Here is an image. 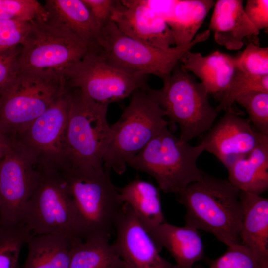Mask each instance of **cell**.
<instances>
[{
    "instance_id": "ba28073f",
    "label": "cell",
    "mask_w": 268,
    "mask_h": 268,
    "mask_svg": "<svg viewBox=\"0 0 268 268\" xmlns=\"http://www.w3.org/2000/svg\"><path fill=\"white\" fill-rule=\"evenodd\" d=\"M163 83L161 88L152 91L169 123L178 125L182 140L188 142L212 126L218 113L208 100V92L182 69L180 63Z\"/></svg>"
},
{
    "instance_id": "5bb4252c",
    "label": "cell",
    "mask_w": 268,
    "mask_h": 268,
    "mask_svg": "<svg viewBox=\"0 0 268 268\" xmlns=\"http://www.w3.org/2000/svg\"><path fill=\"white\" fill-rule=\"evenodd\" d=\"M266 136L233 107L225 111L205 133L201 143L204 151L215 156L228 169L237 159L247 155Z\"/></svg>"
},
{
    "instance_id": "ac0fdd59",
    "label": "cell",
    "mask_w": 268,
    "mask_h": 268,
    "mask_svg": "<svg viewBox=\"0 0 268 268\" xmlns=\"http://www.w3.org/2000/svg\"><path fill=\"white\" fill-rule=\"evenodd\" d=\"M240 243L252 251L263 268H268V199L240 191Z\"/></svg>"
},
{
    "instance_id": "f1b7e54d",
    "label": "cell",
    "mask_w": 268,
    "mask_h": 268,
    "mask_svg": "<svg viewBox=\"0 0 268 268\" xmlns=\"http://www.w3.org/2000/svg\"><path fill=\"white\" fill-rule=\"evenodd\" d=\"M48 17L44 6L36 0H0V19L32 22Z\"/></svg>"
},
{
    "instance_id": "9c48e42d",
    "label": "cell",
    "mask_w": 268,
    "mask_h": 268,
    "mask_svg": "<svg viewBox=\"0 0 268 268\" xmlns=\"http://www.w3.org/2000/svg\"><path fill=\"white\" fill-rule=\"evenodd\" d=\"M36 168V183L23 208L21 222L34 235L59 234L77 239L74 203L62 172Z\"/></svg>"
},
{
    "instance_id": "8992f818",
    "label": "cell",
    "mask_w": 268,
    "mask_h": 268,
    "mask_svg": "<svg viewBox=\"0 0 268 268\" xmlns=\"http://www.w3.org/2000/svg\"><path fill=\"white\" fill-rule=\"evenodd\" d=\"M67 88L56 71H20L0 95V128L9 138L41 115Z\"/></svg>"
},
{
    "instance_id": "5b68a950",
    "label": "cell",
    "mask_w": 268,
    "mask_h": 268,
    "mask_svg": "<svg viewBox=\"0 0 268 268\" xmlns=\"http://www.w3.org/2000/svg\"><path fill=\"white\" fill-rule=\"evenodd\" d=\"M204 151L202 143L192 146L164 127L127 166L144 172L164 193L177 195L192 183L200 180L204 172L197 161Z\"/></svg>"
},
{
    "instance_id": "1f68e13d",
    "label": "cell",
    "mask_w": 268,
    "mask_h": 268,
    "mask_svg": "<svg viewBox=\"0 0 268 268\" xmlns=\"http://www.w3.org/2000/svg\"><path fill=\"white\" fill-rule=\"evenodd\" d=\"M237 67L242 71L255 76L268 75V47L250 42L237 56Z\"/></svg>"
},
{
    "instance_id": "4fadbf2b",
    "label": "cell",
    "mask_w": 268,
    "mask_h": 268,
    "mask_svg": "<svg viewBox=\"0 0 268 268\" xmlns=\"http://www.w3.org/2000/svg\"><path fill=\"white\" fill-rule=\"evenodd\" d=\"M38 171L32 159L12 142L0 161V218L21 222L23 208L35 186Z\"/></svg>"
},
{
    "instance_id": "4316f807",
    "label": "cell",
    "mask_w": 268,
    "mask_h": 268,
    "mask_svg": "<svg viewBox=\"0 0 268 268\" xmlns=\"http://www.w3.org/2000/svg\"><path fill=\"white\" fill-rule=\"evenodd\" d=\"M31 235L23 222H11L0 218V268H21L20 252Z\"/></svg>"
},
{
    "instance_id": "9a60e30c",
    "label": "cell",
    "mask_w": 268,
    "mask_h": 268,
    "mask_svg": "<svg viewBox=\"0 0 268 268\" xmlns=\"http://www.w3.org/2000/svg\"><path fill=\"white\" fill-rule=\"evenodd\" d=\"M112 244L125 268H176L162 257L156 244L131 207L124 203L115 220Z\"/></svg>"
},
{
    "instance_id": "e0dca14e",
    "label": "cell",
    "mask_w": 268,
    "mask_h": 268,
    "mask_svg": "<svg viewBox=\"0 0 268 268\" xmlns=\"http://www.w3.org/2000/svg\"><path fill=\"white\" fill-rule=\"evenodd\" d=\"M208 30L217 44L230 50L241 49L246 38L259 34L247 16L242 0H217Z\"/></svg>"
},
{
    "instance_id": "d590c367",
    "label": "cell",
    "mask_w": 268,
    "mask_h": 268,
    "mask_svg": "<svg viewBox=\"0 0 268 268\" xmlns=\"http://www.w3.org/2000/svg\"><path fill=\"white\" fill-rule=\"evenodd\" d=\"M89 9L100 29L111 20L115 0H82Z\"/></svg>"
},
{
    "instance_id": "836d02e7",
    "label": "cell",
    "mask_w": 268,
    "mask_h": 268,
    "mask_svg": "<svg viewBox=\"0 0 268 268\" xmlns=\"http://www.w3.org/2000/svg\"><path fill=\"white\" fill-rule=\"evenodd\" d=\"M21 46L0 51V95L20 71L19 56Z\"/></svg>"
},
{
    "instance_id": "277c9868",
    "label": "cell",
    "mask_w": 268,
    "mask_h": 268,
    "mask_svg": "<svg viewBox=\"0 0 268 268\" xmlns=\"http://www.w3.org/2000/svg\"><path fill=\"white\" fill-rule=\"evenodd\" d=\"M209 30L197 34L189 44L164 49L135 40L122 32L111 20L101 29L97 43L106 61L133 75L168 78L183 55L208 39Z\"/></svg>"
},
{
    "instance_id": "52a82bcc",
    "label": "cell",
    "mask_w": 268,
    "mask_h": 268,
    "mask_svg": "<svg viewBox=\"0 0 268 268\" xmlns=\"http://www.w3.org/2000/svg\"><path fill=\"white\" fill-rule=\"evenodd\" d=\"M70 89L66 134L67 163L104 169L103 157L113 137L107 118L109 105L95 102L78 89Z\"/></svg>"
},
{
    "instance_id": "ffe728a7",
    "label": "cell",
    "mask_w": 268,
    "mask_h": 268,
    "mask_svg": "<svg viewBox=\"0 0 268 268\" xmlns=\"http://www.w3.org/2000/svg\"><path fill=\"white\" fill-rule=\"evenodd\" d=\"M161 251L165 248L175 261L176 268H194L204 256L202 239L196 229L166 222L148 232Z\"/></svg>"
},
{
    "instance_id": "603a6c76",
    "label": "cell",
    "mask_w": 268,
    "mask_h": 268,
    "mask_svg": "<svg viewBox=\"0 0 268 268\" xmlns=\"http://www.w3.org/2000/svg\"><path fill=\"white\" fill-rule=\"evenodd\" d=\"M48 19L71 31L90 46L97 45L100 29L82 0H47Z\"/></svg>"
},
{
    "instance_id": "2e32d148",
    "label": "cell",
    "mask_w": 268,
    "mask_h": 268,
    "mask_svg": "<svg viewBox=\"0 0 268 268\" xmlns=\"http://www.w3.org/2000/svg\"><path fill=\"white\" fill-rule=\"evenodd\" d=\"M111 20L124 34L142 43L164 49L175 46L167 24L142 0H115Z\"/></svg>"
},
{
    "instance_id": "8fae6325",
    "label": "cell",
    "mask_w": 268,
    "mask_h": 268,
    "mask_svg": "<svg viewBox=\"0 0 268 268\" xmlns=\"http://www.w3.org/2000/svg\"><path fill=\"white\" fill-rule=\"evenodd\" d=\"M69 88H77L96 102L108 105L149 87L146 77L129 74L108 63L98 45L62 73Z\"/></svg>"
},
{
    "instance_id": "f546056e",
    "label": "cell",
    "mask_w": 268,
    "mask_h": 268,
    "mask_svg": "<svg viewBox=\"0 0 268 268\" xmlns=\"http://www.w3.org/2000/svg\"><path fill=\"white\" fill-rule=\"evenodd\" d=\"M235 102L246 110L254 128L268 135V92H250L240 96Z\"/></svg>"
},
{
    "instance_id": "83f0119b",
    "label": "cell",
    "mask_w": 268,
    "mask_h": 268,
    "mask_svg": "<svg viewBox=\"0 0 268 268\" xmlns=\"http://www.w3.org/2000/svg\"><path fill=\"white\" fill-rule=\"evenodd\" d=\"M252 91L268 92V75L255 76L246 73L237 68L225 90L218 97V113L233 108L236 99Z\"/></svg>"
},
{
    "instance_id": "e575fe53",
    "label": "cell",
    "mask_w": 268,
    "mask_h": 268,
    "mask_svg": "<svg viewBox=\"0 0 268 268\" xmlns=\"http://www.w3.org/2000/svg\"><path fill=\"white\" fill-rule=\"evenodd\" d=\"M244 9L248 19L257 30L268 28V0H247Z\"/></svg>"
},
{
    "instance_id": "d6a6232c",
    "label": "cell",
    "mask_w": 268,
    "mask_h": 268,
    "mask_svg": "<svg viewBox=\"0 0 268 268\" xmlns=\"http://www.w3.org/2000/svg\"><path fill=\"white\" fill-rule=\"evenodd\" d=\"M31 26L30 21L0 19V51L22 46Z\"/></svg>"
},
{
    "instance_id": "484cf974",
    "label": "cell",
    "mask_w": 268,
    "mask_h": 268,
    "mask_svg": "<svg viewBox=\"0 0 268 268\" xmlns=\"http://www.w3.org/2000/svg\"><path fill=\"white\" fill-rule=\"evenodd\" d=\"M69 268H125L109 238L72 240Z\"/></svg>"
},
{
    "instance_id": "d4e9b609",
    "label": "cell",
    "mask_w": 268,
    "mask_h": 268,
    "mask_svg": "<svg viewBox=\"0 0 268 268\" xmlns=\"http://www.w3.org/2000/svg\"><path fill=\"white\" fill-rule=\"evenodd\" d=\"M73 239L59 234L32 235L22 268H69Z\"/></svg>"
},
{
    "instance_id": "7402d4cb",
    "label": "cell",
    "mask_w": 268,
    "mask_h": 268,
    "mask_svg": "<svg viewBox=\"0 0 268 268\" xmlns=\"http://www.w3.org/2000/svg\"><path fill=\"white\" fill-rule=\"evenodd\" d=\"M228 181L240 191L261 195L268 189V136L228 169Z\"/></svg>"
},
{
    "instance_id": "44dd1931",
    "label": "cell",
    "mask_w": 268,
    "mask_h": 268,
    "mask_svg": "<svg viewBox=\"0 0 268 268\" xmlns=\"http://www.w3.org/2000/svg\"><path fill=\"white\" fill-rule=\"evenodd\" d=\"M213 0H166L160 16L173 33L175 46L190 43L197 34Z\"/></svg>"
},
{
    "instance_id": "3957f363",
    "label": "cell",
    "mask_w": 268,
    "mask_h": 268,
    "mask_svg": "<svg viewBox=\"0 0 268 268\" xmlns=\"http://www.w3.org/2000/svg\"><path fill=\"white\" fill-rule=\"evenodd\" d=\"M118 121L103 159L106 170L122 175L128 163L170 123L149 87L134 91Z\"/></svg>"
},
{
    "instance_id": "8d00e7d4",
    "label": "cell",
    "mask_w": 268,
    "mask_h": 268,
    "mask_svg": "<svg viewBox=\"0 0 268 268\" xmlns=\"http://www.w3.org/2000/svg\"><path fill=\"white\" fill-rule=\"evenodd\" d=\"M11 139L0 128V161L11 149Z\"/></svg>"
},
{
    "instance_id": "cb8c5ba5",
    "label": "cell",
    "mask_w": 268,
    "mask_h": 268,
    "mask_svg": "<svg viewBox=\"0 0 268 268\" xmlns=\"http://www.w3.org/2000/svg\"><path fill=\"white\" fill-rule=\"evenodd\" d=\"M159 190L152 183L138 177L118 188L123 203L131 207L148 232L166 222Z\"/></svg>"
},
{
    "instance_id": "4dcf8cb0",
    "label": "cell",
    "mask_w": 268,
    "mask_h": 268,
    "mask_svg": "<svg viewBox=\"0 0 268 268\" xmlns=\"http://www.w3.org/2000/svg\"><path fill=\"white\" fill-rule=\"evenodd\" d=\"M208 268H263L261 264L246 246L236 244L228 247L221 256L210 262Z\"/></svg>"
},
{
    "instance_id": "7a4b0ae2",
    "label": "cell",
    "mask_w": 268,
    "mask_h": 268,
    "mask_svg": "<svg viewBox=\"0 0 268 268\" xmlns=\"http://www.w3.org/2000/svg\"><path fill=\"white\" fill-rule=\"evenodd\" d=\"M69 188L75 211V235L84 240L110 238L123 204L110 171L68 164L61 171Z\"/></svg>"
},
{
    "instance_id": "6da1fadb",
    "label": "cell",
    "mask_w": 268,
    "mask_h": 268,
    "mask_svg": "<svg viewBox=\"0 0 268 268\" xmlns=\"http://www.w3.org/2000/svg\"><path fill=\"white\" fill-rule=\"evenodd\" d=\"M177 195L186 210L185 225L212 234L228 247L241 244L240 190L228 179L204 172Z\"/></svg>"
},
{
    "instance_id": "30bf717a",
    "label": "cell",
    "mask_w": 268,
    "mask_h": 268,
    "mask_svg": "<svg viewBox=\"0 0 268 268\" xmlns=\"http://www.w3.org/2000/svg\"><path fill=\"white\" fill-rule=\"evenodd\" d=\"M70 97L67 87L41 115L10 138L38 168L62 171L68 164L66 134Z\"/></svg>"
},
{
    "instance_id": "d6986e66",
    "label": "cell",
    "mask_w": 268,
    "mask_h": 268,
    "mask_svg": "<svg viewBox=\"0 0 268 268\" xmlns=\"http://www.w3.org/2000/svg\"><path fill=\"white\" fill-rule=\"evenodd\" d=\"M180 65L183 70L199 78L208 94L217 99L227 88L237 68V56L218 50L203 56L190 50L182 57Z\"/></svg>"
},
{
    "instance_id": "7c38bea8",
    "label": "cell",
    "mask_w": 268,
    "mask_h": 268,
    "mask_svg": "<svg viewBox=\"0 0 268 268\" xmlns=\"http://www.w3.org/2000/svg\"><path fill=\"white\" fill-rule=\"evenodd\" d=\"M91 47L71 31L48 19L33 21L21 46L20 70L62 73Z\"/></svg>"
}]
</instances>
